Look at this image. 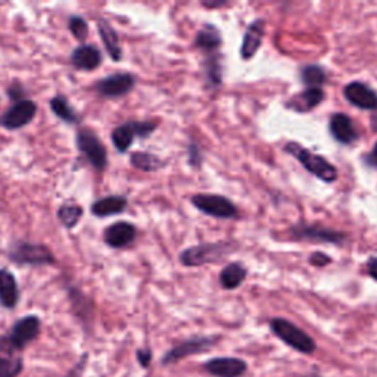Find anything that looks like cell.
Returning <instances> with one entry per match:
<instances>
[{
    "label": "cell",
    "mask_w": 377,
    "mask_h": 377,
    "mask_svg": "<svg viewBox=\"0 0 377 377\" xmlns=\"http://www.w3.org/2000/svg\"><path fill=\"white\" fill-rule=\"evenodd\" d=\"M285 152L292 155L296 161H300L301 165L311 174H314L317 178L326 182L333 183L337 178V170L332 163H329L324 156L314 153L308 151L307 148L301 146L296 142H288L285 145Z\"/></svg>",
    "instance_id": "obj_1"
},
{
    "label": "cell",
    "mask_w": 377,
    "mask_h": 377,
    "mask_svg": "<svg viewBox=\"0 0 377 377\" xmlns=\"http://www.w3.org/2000/svg\"><path fill=\"white\" fill-rule=\"evenodd\" d=\"M273 333L283 341L286 345L297 352L312 354L315 351V342L302 329L295 326L292 322L285 319H273L270 322Z\"/></svg>",
    "instance_id": "obj_2"
},
{
    "label": "cell",
    "mask_w": 377,
    "mask_h": 377,
    "mask_svg": "<svg viewBox=\"0 0 377 377\" xmlns=\"http://www.w3.org/2000/svg\"><path fill=\"white\" fill-rule=\"evenodd\" d=\"M231 245L227 242L202 244L190 246L180 253V263L185 267H201L204 264L215 263L231 252Z\"/></svg>",
    "instance_id": "obj_3"
},
{
    "label": "cell",
    "mask_w": 377,
    "mask_h": 377,
    "mask_svg": "<svg viewBox=\"0 0 377 377\" xmlns=\"http://www.w3.org/2000/svg\"><path fill=\"white\" fill-rule=\"evenodd\" d=\"M192 204L204 214L214 218H222V220H230V218L239 215L237 207L227 197L220 195H195L192 197Z\"/></svg>",
    "instance_id": "obj_4"
},
{
    "label": "cell",
    "mask_w": 377,
    "mask_h": 377,
    "mask_svg": "<svg viewBox=\"0 0 377 377\" xmlns=\"http://www.w3.org/2000/svg\"><path fill=\"white\" fill-rule=\"evenodd\" d=\"M155 129L156 123L153 121H129L112 131V143L120 152H126L136 137H148Z\"/></svg>",
    "instance_id": "obj_5"
},
{
    "label": "cell",
    "mask_w": 377,
    "mask_h": 377,
    "mask_svg": "<svg viewBox=\"0 0 377 377\" xmlns=\"http://www.w3.org/2000/svg\"><path fill=\"white\" fill-rule=\"evenodd\" d=\"M77 146L82 153L89 160V163L99 171H102L106 165V149L92 130L84 129L77 134Z\"/></svg>",
    "instance_id": "obj_6"
},
{
    "label": "cell",
    "mask_w": 377,
    "mask_h": 377,
    "mask_svg": "<svg viewBox=\"0 0 377 377\" xmlns=\"http://www.w3.org/2000/svg\"><path fill=\"white\" fill-rule=\"evenodd\" d=\"M290 234L292 237H295V239L300 241L324 242L334 245H342L346 239V236L344 233L319 224H297L290 229Z\"/></svg>",
    "instance_id": "obj_7"
},
{
    "label": "cell",
    "mask_w": 377,
    "mask_h": 377,
    "mask_svg": "<svg viewBox=\"0 0 377 377\" xmlns=\"http://www.w3.org/2000/svg\"><path fill=\"white\" fill-rule=\"evenodd\" d=\"M11 260L16 264L26 266H46L53 264L55 258L52 252L42 245H33L21 242L11 249Z\"/></svg>",
    "instance_id": "obj_8"
},
{
    "label": "cell",
    "mask_w": 377,
    "mask_h": 377,
    "mask_svg": "<svg viewBox=\"0 0 377 377\" xmlns=\"http://www.w3.org/2000/svg\"><path fill=\"white\" fill-rule=\"evenodd\" d=\"M23 370L19 349L13 346L8 336L0 337V377H18Z\"/></svg>",
    "instance_id": "obj_9"
},
{
    "label": "cell",
    "mask_w": 377,
    "mask_h": 377,
    "mask_svg": "<svg viewBox=\"0 0 377 377\" xmlns=\"http://www.w3.org/2000/svg\"><path fill=\"white\" fill-rule=\"evenodd\" d=\"M35 111H37V106L33 101H28V99H21V101L15 102L9 108V111L4 115L2 124L4 127L9 130L21 129L33 121Z\"/></svg>",
    "instance_id": "obj_10"
},
{
    "label": "cell",
    "mask_w": 377,
    "mask_h": 377,
    "mask_svg": "<svg viewBox=\"0 0 377 377\" xmlns=\"http://www.w3.org/2000/svg\"><path fill=\"white\" fill-rule=\"evenodd\" d=\"M215 337H195V339H189L180 345L174 346L173 349H170L163 359V364H173L180 361L189 355L193 354H200L205 349H209L214 344H215Z\"/></svg>",
    "instance_id": "obj_11"
},
{
    "label": "cell",
    "mask_w": 377,
    "mask_h": 377,
    "mask_svg": "<svg viewBox=\"0 0 377 377\" xmlns=\"http://www.w3.org/2000/svg\"><path fill=\"white\" fill-rule=\"evenodd\" d=\"M136 84L134 77L129 72H121V74H114L109 75L104 80L99 82L96 84V90L101 93L104 97H120L127 94L129 92L133 90Z\"/></svg>",
    "instance_id": "obj_12"
},
{
    "label": "cell",
    "mask_w": 377,
    "mask_h": 377,
    "mask_svg": "<svg viewBox=\"0 0 377 377\" xmlns=\"http://www.w3.org/2000/svg\"><path fill=\"white\" fill-rule=\"evenodd\" d=\"M346 101L364 111H377V93L361 82H352L344 89Z\"/></svg>",
    "instance_id": "obj_13"
},
{
    "label": "cell",
    "mask_w": 377,
    "mask_h": 377,
    "mask_svg": "<svg viewBox=\"0 0 377 377\" xmlns=\"http://www.w3.org/2000/svg\"><path fill=\"white\" fill-rule=\"evenodd\" d=\"M40 332V320L35 315H27L24 319L16 322L13 326L11 336H8L15 348L21 351L30 342H33Z\"/></svg>",
    "instance_id": "obj_14"
},
{
    "label": "cell",
    "mask_w": 377,
    "mask_h": 377,
    "mask_svg": "<svg viewBox=\"0 0 377 377\" xmlns=\"http://www.w3.org/2000/svg\"><path fill=\"white\" fill-rule=\"evenodd\" d=\"M329 129L334 141L341 145H352L359 138V131H356L351 116L346 114H333L330 116Z\"/></svg>",
    "instance_id": "obj_15"
},
{
    "label": "cell",
    "mask_w": 377,
    "mask_h": 377,
    "mask_svg": "<svg viewBox=\"0 0 377 377\" xmlns=\"http://www.w3.org/2000/svg\"><path fill=\"white\" fill-rule=\"evenodd\" d=\"M204 367L207 373H209L214 377H241L248 368L244 360L233 359V356L212 359Z\"/></svg>",
    "instance_id": "obj_16"
},
{
    "label": "cell",
    "mask_w": 377,
    "mask_h": 377,
    "mask_svg": "<svg viewBox=\"0 0 377 377\" xmlns=\"http://www.w3.org/2000/svg\"><path fill=\"white\" fill-rule=\"evenodd\" d=\"M264 34H266V21L264 19H255V21L248 27L241 48V56L245 59V61H249L251 58L255 56V53L263 43Z\"/></svg>",
    "instance_id": "obj_17"
},
{
    "label": "cell",
    "mask_w": 377,
    "mask_h": 377,
    "mask_svg": "<svg viewBox=\"0 0 377 377\" xmlns=\"http://www.w3.org/2000/svg\"><path fill=\"white\" fill-rule=\"evenodd\" d=\"M102 62V53L93 45H82L71 55V64L83 71L96 70Z\"/></svg>",
    "instance_id": "obj_18"
},
{
    "label": "cell",
    "mask_w": 377,
    "mask_h": 377,
    "mask_svg": "<svg viewBox=\"0 0 377 377\" xmlns=\"http://www.w3.org/2000/svg\"><path fill=\"white\" fill-rule=\"evenodd\" d=\"M136 237V227L131 223L120 222L105 230V242L111 248H124L130 245Z\"/></svg>",
    "instance_id": "obj_19"
},
{
    "label": "cell",
    "mask_w": 377,
    "mask_h": 377,
    "mask_svg": "<svg viewBox=\"0 0 377 377\" xmlns=\"http://www.w3.org/2000/svg\"><path fill=\"white\" fill-rule=\"evenodd\" d=\"M222 43V34L212 24H205L195 38V46L201 52H204L205 56L218 55Z\"/></svg>",
    "instance_id": "obj_20"
},
{
    "label": "cell",
    "mask_w": 377,
    "mask_h": 377,
    "mask_svg": "<svg viewBox=\"0 0 377 377\" xmlns=\"http://www.w3.org/2000/svg\"><path fill=\"white\" fill-rule=\"evenodd\" d=\"M323 99H324V92L322 90V87H311L295 94L286 105L289 109L296 112H308L314 109L317 105H320L323 102Z\"/></svg>",
    "instance_id": "obj_21"
},
{
    "label": "cell",
    "mask_w": 377,
    "mask_h": 377,
    "mask_svg": "<svg viewBox=\"0 0 377 377\" xmlns=\"http://www.w3.org/2000/svg\"><path fill=\"white\" fill-rule=\"evenodd\" d=\"M19 300V289L13 274L0 270V302L6 308H13Z\"/></svg>",
    "instance_id": "obj_22"
},
{
    "label": "cell",
    "mask_w": 377,
    "mask_h": 377,
    "mask_svg": "<svg viewBox=\"0 0 377 377\" xmlns=\"http://www.w3.org/2000/svg\"><path fill=\"white\" fill-rule=\"evenodd\" d=\"M127 208V200L123 196H108L92 205V214L96 217H111L121 214Z\"/></svg>",
    "instance_id": "obj_23"
},
{
    "label": "cell",
    "mask_w": 377,
    "mask_h": 377,
    "mask_svg": "<svg viewBox=\"0 0 377 377\" xmlns=\"http://www.w3.org/2000/svg\"><path fill=\"white\" fill-rule=\"evenodd\" d=\"M99 34H101L102 42L109 53V56L112 58V61H120L123 52L120 48V40H118V34L115 33V30L106 23V21H99Z\"/></svg>",
    "instance_id": "obj_24"
},
{
    "label": "cell",
    "mask_w": 377,
    "mask_h": 377,
    "mask_svg": "<svg viewBox=\"0 0 377 377\" xmlns=\"http://www.w3.org/2000/svg\"><path fill=\"white\" fill-rule=\"evenodd\" d=\"M246 279V268L239 263H231L223 268L220 274V283L224 289L239 288Z\"/></svg>",
    "instance_id": "obj_25"
},
{
    "label": "cell",
    "mask_w": 377,
    "mask_h": 377,
    "mask_svg": "<svg viewBox=\"0 0 377 377\" xmlns=\"http://www.w3.org/2000/svg\"><path fill=\"white\" fill-rule=\"evenodd\" d=\"M130 163L134 168L142 170L146 173L156 171L163 167V161L160 158L149 153V152H134L130 156Z\"/></svg>",
    "instance_id": "obj_26"
},
{
    "label": "cell",
    "mask_w": 377,
    "mask_h": 377,
    "mask_svg": "<svg viewBox=\"0 0 377 377\" xmlns=\"http://www.w3.org/2000/svg\"><path fill=\"white\" fill-rule=\"evenodd\" d=\"M50 108H52L53 114L58 118H61V120L65 121V123L74 124V123L78 121L77 114L72 111V108L70 106L67 99L64 96H61V94H58V96H55L52 99V101H50Z\"/></svg>",
    "instance_id": "obj_27"
},
{
    "label": "cell",
    "mask_w": 377,
    "mask_h": 377,
    "mask_svg": "<svg viewBox=\"0 0 377 377\" xmlns=\"http://www.w3.org/2000/svg\"><path fill=\"white\" fill-rule=\"evenodd\" d=\"M301 78L307 89H311V87H320L322 84H324V82L327 80V75L324 68H322L320 65H307L301 71Z\"/></svg>",
    "instance_id": "obj_28"
},
{
    "label": "cell",
    "mask_w": 377,
    "mask_h": 377,
    "mask_svg": "<svg viewBox=\"0 0 377 377\" xmlns=\"http://www.w3.org/2000/svg\"><path fill=\"white\" fill-rule=\"evenodd\" d=\"M82 215H83V208L74 202H67L58 209V218L68 229L74 227L78 222H80Z\"/></svg>",
    "instance_id": "obj_29"
},
{
    "label": "cell",
    "mask_w": 377,
    "mask_h": 377,
    "mask_svg": "<svg viewBox=\"0 0 377 377\" xmlns=\"http://www.w3.org/2000/svg\"><path fill=\"white\" fill-rule=\"evenodd\" d=\"M70 30L74 34V37L77 40L84 42L87 35H89V24L86 19H83L82 16H71L70 18Z\"/></svg>",
    "instance_id": "obj_30"
},
{
    "label": "cell",
    "mask_w": 377,
    "mask_h": 377,
    "mask_svg": "<svg viewBox=\"0 0 377 377\" xmlns=\"http://www.w3.org/2000/svg\"><path fill=\"white\" fill-rule=\"evenodd\" d=\"M330 263H332V258L323 252H314L310 256V264H312L314 267H324Z\"/></svg>",
    "instance_id": "obj_31"
},
{
    "label": "cell",
    "mask_w": 377,
    "mask_h": 377,
    "mask_svg": "<svg viewBox=\"0 0 377 377\" xmlns=\"http://www.w3.org/2000/svg\"><path fill=\"white\" fill-rule=\"evenodd\" d=\"M189 163L192 167H200L202 163V153L196 143H192L189 146Z\"/></svg>",
    "instance_id": "obj_32"
},
{
    "label": "cell",
    "mask_w": 377,
    "mask_h": 377,
    "mask_svg": "<svg viewBox=\"0 0 377 377\" xmlns=\"http://www.w3.org/2000/svg\"><path fill=\"white\" fill-rule=\"evenodd\" d=\"M137 360L141 363V366L148 367L152 360V352L149 349H138L137 351Z\"/></svg>",
    "instance_id": "obj_33"
},
{
    "label": "cell",
    "mask_w": 377,
    "mask_h": 377,
    "mask_svg": "<svg viewBox=\"0 0 377 377\" xmlns=\"http://www.w3.org/2000/svg\"><path fill=\"white\" fill-rule=\"evenodd\" d=\"M364 163H366L368 167L377 168V143L374 145V148L371 149V152H368V153L364 156Z\"/></svg>",
    "instance_id": "obj_34"
},
{
    "label": "cell",
    "mask_w": 377,
    "mask_h": 377,
    "mask_svg": "<svg viewBox=\"0 0 377 377\" xmlns=\"http://www.w3.org/2000/svg\"><path fill=\"white\" fill-rule=\"evenodd\" d=\"M367 271L374 280H377V256L370 258L368 263H367Z\"/></svg>",
    "instance_id": "obj_35"
},
{
    "label": "cell",
    "mask_w": 377,
    "mask_h": 377,
    "mask_svg": "<svg viewBox=\"0 0 377 377\" xmlns=\"http://www.w3.org/2000/svg\"><path fill=\"white\" fill-rule=\"evenodd\" d=\"M202 5L205 8H222V6H226L227 2H226V0H223V2H214V4H211V2H202Z\"/></svg>",
    "instance_id": "obj_36"
},
{
    "label": "cell",
    "mask_w": 377,
    "mask_h": 377,
    "mask_svg": "<svg viewBox=\"0 0 377 377\" xmlns=\"http://www.w3.org/2000/svg\"><path fill=\"white\" fill-rule=\"evenodd\" d=\"M307 377H320V376H317V374H310V376H307Z\"/></svg>",
    "instance_id": "obj_37"
}]
</instances>
